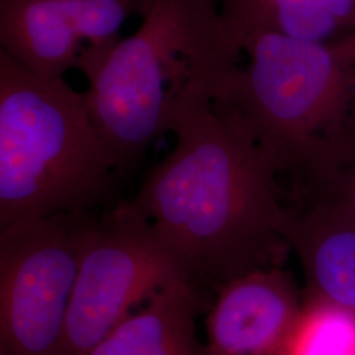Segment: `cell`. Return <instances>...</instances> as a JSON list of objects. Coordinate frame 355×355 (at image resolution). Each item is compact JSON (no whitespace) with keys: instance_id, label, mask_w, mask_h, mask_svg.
I'll use <instances>...</instances> for the list:
<instances>
[{"instance_id":"12","label":"cell","mask_w":355,"mask_h":355,"mask_svg":"<svg viewBox=\"0 0 355 355\" xmlns=\"http://www.w3.org/2000/svg\"><path fill=\"white\" fill-rule=\"evenodd\" d=\"M278 355H355V313L304 296L302 313Z\"/></svg>"},{"instance_id":"4","label":"cell","mask_w":355,"mask_h":355,"mask_svg":"<svg viewBox=\"0 0 355 355\" xmlns=\"http://www.w3.org/2000/svg\"><path fill=\"white\" fill-rule=\"evenodd\" d=\"M121 179L85 92L0 51V228L123 202Z\"/></svg>"},{"instance_id":"2","label":"cell","mask_w":355,"mask_h":355,"mask_svg":"<svg viewBox=\"0 0 355 355\" xmlns=\"http://www.w3.org/2000/svg\"><path fill=\"white\" fill-rule=\"evenodd\" d=\"M223 99L287 182L288 203L334 196L355 170V35L248 38Z\"/></svg>"},{"instance_id":"9","label":"cell","mask_w":355,"mask_h":355,"mask_svg":"<svg viewBox=\"0 0 355 355\" xmlns=\"http://www.w3.org/2000/svg\"><path fill=\"white\" fill-rule=\"evenodd\" d=\"M287 240L304 272V296L355 313V215L337 198L290 204Z\"/></svg>"},{"instance_id":"10","label":"cell","mask_w":355,"mask_h":355,"mask_svg":"<svg viewBox=\"0 0 355 355\" xmlns=\"http://www.w3.org/2000/svg\"><path fill=\"white\" fill-rule=\"evenodd\" d=\"M198 312L195 284L174 280L83 355H202Z\"/></svg>"},{"instance_id":"3","label":"cell","mask_w":355,"mask_h":355,"mask_svg":"<svg viewBox=\"0 0 355 355\" xmlns=\"http://www.w3.org/2000/svg\"><path fill=\"white\" fill-rule=\"evenodd\" d=\"M218 0H145L140 28L121 38L85 91L121 182L140 170L166 135L167 111L196 87L223 99L241 66V48L229 37Z\"/></svg>"},{"instance_id":"7","label":"cell","mask_w":355,"mask_h":355,"mask_svg":"<svg viewBox=\"0 0 355 355\" xmlns=\"http://www.w3.org/2000/svg\"><path fill=\"white\" fill-rule=\"evenodd\" d=\"M145 0H0V51L44 78L79 70L91 82Z\"/></svg>"},{"instance_id":"6","label":"cell","mask_w":355,"mask_h":355,"mask_svg":"<svg viewBox=\"0 0 355 355\" xmlns=\"http://www.w3.org/2000/svg\"><path fill=\"white\" fill-rule=\"evenodd\" d=\"M190 279L152 221L128 199L99 212L89 230L60 355H83L136 304Z\"/></svg>"},{"instance_id":"11","label":"cell","mask_w":355,"mask_h":355,"mask_svg":"<svg viewBox=\"0 0 355 355\" xmlns=\"http://www.w3.org/2000/svg\"><path fill=\"white\" fill-rule=\"evenodd\" d=\"M218 4L227 33L241 51L248 38L263 32L308 41L355 35V0H218Z\"/></svg>"},{"instance_id":"14","label":"cell","mask_w":355,"mask_h":355,"mask_svg":"<svg viewBox=\"0 0 355 355\" xmlns=\"http://www.w3.org/2000/svg\"><path fill=\"white\" fill-rule=\"evenodd\" d=\"M0 355H8V354H6V353H1V352H0Z\"/></svg>"},{"instance_id":"1","label":"cell","mask_w":355,"mask_h":355,"mask_svg":"<svg viewBox=\"0 0 355 355\" xmlns=\"http://www.w3.org/2000/svg\"><path fill=\"white\" fill-rule=\"evenodd\" d=\"M175 145L142 179L132 207L150 220L191 282L220 291L241 275L284 266L288 192L232 105L196 87L171 102Z\"/></svg>"},{"instance_id":"8","label":"cell","mask_w":355,"mask_h":355,"mask_svg":"<svg viewBox=\"0 0 355 355\" xmlns=\"http://www.w3.org/2000/svg\"><path fill=\"white\" fill-rule=\"evenodd\" d=\"M303 305V288L284 266L241 275L218 291L202 355H278Z\"/></svg>"},{"instance_id":"13","label":"cell","mask_w":355,"mask_h":355,"mask_svg":"<svg viewBox=\"0 0 355 355\" xmlns=\"http://www.w3.org/2000/svg\"><path fill=\"white\" fill-rule=\"evenodd\" d=\"M331 198H337L338 200H341L355 215V170L343 182L338 192Z\"/></svg>"},{"instance_id":"5","label":"cell","mask_w":355,"mask_h":355,"mask_svg":"<svg viewBox=\"0 0 355 355\" xmlns=\"http://www.w3.org/2000/svg\"><path fill=\"white\" fill-rule=\"evenodd\" d=\"M99 212L0 228V352L60 355L89 230Z\"/></svg>"}]
</instances>
